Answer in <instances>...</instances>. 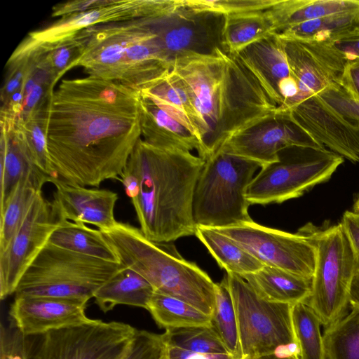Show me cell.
I'll use <instances>...</instances> for the list:
<instances>
[{
    "instance_id": "6da1fadb",
    "label": "cell",
    "mask_w": 359,
    "mask_h": 359,
    "mask_svg": "<svg viewBox=\"0 0 359 359\" xmlns=\"http://www.w3.org/2000/svg\"><path fill=\"white\" fill-rule=\"evenodd\" d=\"M46 133L59 180L98 187L118 180L142 137L139 93L91 76L63 79L48 98Z\"/></svg>"
},
{
    "instance_id": "7a4b0ae2",
    "label": "cell",
    "mask_w": 359,
    "mask_h": 359,
    "mask_svg": "<svg viewBox=\"0 0 359 359\" xmlns=\"http://www.w3.org/2000/svg\"><path fill=\"white\" fill-rule=\"evenodd\" d=\"M172 69L187 86L202 121L205 161L234 134L277 109L252 74L222 49L180 56Z\"/></svg>"
},
{
    "instance_id": "3957f363",
    "label": "cell",
    "mask_w": 359,
    "mask_h": 359,
    "mask_svg": "<svg viewBox=\"0 0 359 359\" xmlns=\"http://www.w3.org/2000/svg\"><path fill=\"white\" fill-rule=\"evenodd\" d=\"M204 164L205 160L191 151L138 140L123 170L137 180L131 203L147 238L170 243L195 235L193 199Z\"/></svg>"
},
{
    "instance_id": "277c9868",
    "label": "cell",
    "mask_w": 359,
    "mask_h": 359,
    "mask_svg": "<svg viewBox=\"0 0 359 359\" xmlns=\"http://www.w3.org/2000/svg\"><path fill=\"white\" fill-rule=\"evenodd\" d=\"M149 19L94 25L79 31L83 54L76 67L89 76L121 84L137 93L151 87L172 69L165 57Z\"/></svg>"
},
{
    "instance_id": "5b68a950",
    "label": "cell",
    "mask_w": 359,
    "mask_h": 359,
    "mask_svg": "<svg viewBox=\"0 0 359 359\" xmlns=\"http://www.w3.org/2000/svg\"><path fill=\"white\" fill-rule=\"evenodd\" d=\"M100 231L118 262L143 276L154 291L180 299L212 317L215 283L196 263L183 258L174 245L153 242L128 223L118 222Z\"/></svg>"
},
{
    "instance_id": "8992f818",
    "label": "cell",
    "mask_w": 359,
    "mask_h": 359,
    "mask_svg": "<svg viewBox=\"0 0 359 359\" xmlns=\"http://www.w3.org/2000/svg\"><path fill=\"white\" fill-rule=\"evenodd\" d=\"M124 266L47 243L21 276L15 296H47L87 303Z\"/></svg>"
},
{
    "instance_id": "52a82bcc",
    "label": "cell",
    "mask_w": 359,
    "mask_h": 359,
    "mask_svg": "<svg viewBox=\"0 0 359 359\" xmlns=\"http://www.w3.org/2000/svg\"><path fill=\"white\" fill-rule=\"evenodd\" d=\"M259 168L255 161L222 150L206 159L194 194L196 225L224 228L252 220L246 192Z\"/></svg>"
},
{
    "instance_id": "ba28073f",
    "label": "cell",
    "mask_w": 359,
    "mask_h": 359,
    "mask_svg": "<svg viewBox=\"0 0 359 359\" xmlns=\"http://www.w3.org/2000/svg\"><path fill=\"white\" fill-rule=\"evenodd\" d=\"M298 232L316 248L311 294L306 302L327 328L345 316L356 272L355 255L341 223L325 229L308 224Z\"/></svg>"
},
{
    "instance_id": "9c48e42d",
    "label": "cell",
    "mask_w": 359,
    "mask_h": 359,
    "mask_svg": "<svg viewBox=\"0 0 359 359\" xmlns=\"http://www.w3.org/2000/svg\"><path fill=\"white\" fill-rule=\"evenodd\" d=\"M238 327L242 359L298 349L290 304L259 296L241 276L227 273Z\"/></svg>"
},
{
    "instance_id": "30bf717a",
    "label": "cell",
    "mask_w": 359,
    "mask_h": 359,
    "mask_svg": "<svg viewBox=\"0 0 359 359\" xmlns=\"http://www.w3.org/2000/svg\"><path fill=\"white\" fill-rule=\"evenodd\" d=\"M343 162L327 149H285L278 161L261 168L248 187L246 198L250 205H266L298 198L329 180Z\"/></svg>"
},
{
    "instance_id": "8fae6325",
    "label": "cell",
    "mask_w": 359,
    "mask_h": 359,
    "mask_svg": "<svg viewBox=\"0 0 359 359\" xmlns=\"http://www.w3.org/2000/svg\"><path fill=\"white\" fill-rule=\"evenodd\" d=\"M137 331L125 323L90 319L36 336L29 359H121Z\"/></svg>"
},
{
    "instance_id": "7c38bea8",
    "label": "cell",
    "mask_w": 359,
    "mask_h": 359,
    "mask_svg": "<svg viewBox=\"0 0 359 359\" xmlns=\"http://www.w3.org/2000/svg\"><path fill=\"white\" fill-rule=\"evenodd\" d=\"M215 229L236 242L264 266L312 279L316 266V248L299 232L291 233L271 229L253 220Z\"/></svg>"
},
{
    "instance_id": "4fadbf2b",
    "label": "cell",
    "mask_w": 359,
    "mask_h": 359,
    "mask_svg": "<svg viewBox=\"0 0 359 359\" xmlns=\"http://www.w3.org/2000/svg\"><path fill=\"white\" fill-rule=\"evenodd\" d=\"M224 18L222 14L189 8L181 0L175 11L151 18L149 23L165 57L172 65L184 55H210L219 49L224 50Z\"/></svg>"
},
{
    "instance_id": "5bb4252c",
    "label": "cell",
    "mask_w": 359,
    "mask_h": 359,
    "mask_svg": "<svg viewBox=\"0 0 359 359\" xmlns=\"http://www.w3.org/2000/svg\"><path fill=\"white\" fill-rule=\"evenodd\" d=\"M291 147L326 149L297 123L287 111L276 109L234 134L219 150L255 161L262 168L278 161L280 152Z\"/></svg>"
},
{
    "instance_id": "9a60e30c",
    "label": "cell",
    "mask_w": 359,
    "mask_h": 359,
    "mask_svg": "<svg viewBox=\"0 0 359 359\" xmlns=\"http://www.w3.org/2000/svg\"><path fill=\"white\" fill-rule=\"evenodd\" d=\"M63 220L52 201L38 192L20 228L0 253L1 299L15 293L21 276Z\"/></svg>"
},
{
    "instance_id": "2e32d148",
    "label": "cell",
    "mask_w": 359,
    "mask_h": 359,
    "mask_svg": "<svg viewBox=\"0 0 359 359\" xmlns=\"http://www.w3.org/2000/svg\"><path fill=\"white\" fill-rule=\"evenodd\" d=\"M180 4V0L101 1L96 8L63 16L30 32L26 38L37 43H52L94 25L156 18L175 11Z\"/></svg>"
},
{
    "instance_id": "e0dca14e",
    "label": "cell",
    "mask_w": 359,
    "mask_h": 359,
    "mask_svg": "<svg viewBox=\"0 0 359 359\" xmlns=\"http://www.w3.org/2000/svg\"><path fill=\"white\" fill-rule=\"evenodd\" d=\"M282 39L297 88V94L287 110L326 88L339 83L347 60L330 41Z\"/></svg>"
},
{
    "instance_id": "ac0fdd59",
    "label": "cell",
    "mask_w": 359,
    "mask_h": 359,
    "mask_svg": "<svg viewBox=\"0 0 359 359\" xmlns=\"http://www.w3.org/2000/svg\"><path fill=\"white\" fill-rule=\"evenodd\" d=\"M234 55L252 74L277 109L287 111L297 88L282 37L278 33L271 34Z\"/></svg>"
},
{
    "instance_id": "d6986e66",
    "label": "cell",
    "mask_w": 359,
    "mask_h": 359,
    "mask_svg": "<svg viewBox=\"0 0 359 359\" xmlns=\"http://www.w3.org/2000/svg\"><path fill=\"white\" fill-rule=\"evenodd\" d=\"M287 111L320 146L352 163H359V126L346 120L318 95Z\"/></svg>"
},
{
    "instance_id": "ffe728a7",
    "label": "cell",
    "mask_w": 359,
    "mask_h": 359,
    "mask_svg": "<svg viewBox=\"0 0 359 359\" xmlns=\"http://www.w3.org/2000/svg\"><path fill=\"white\" fill-rule=\"evenodd\" d=\"M87 303L47 296H15L9 316L12 325L27 337L88 322Z\"/></svg>"
},
{
    "instance_id": "44dd1931",
    "label": "cell",
    "mask_w": 359,
    "mask_h": 359,
    "mask_svg": "<svg viewBox=\"0 0 359 359\" xmlns=\"http://www.w3.org/2000/svg\"><path fill=\"white\" fill-rule=\"evenodd\" d=\"M53 184L55 191L52 202L62 219L92 224L100 230L110 229L118 222L114 217L116 193L72 185L58 179Z\"/></svg>"
},
{
    "instance_id": "7402d4cb",
    "label": "cell",
    "mask_w": 359,
    "mask_h": 359,
    "mask_svg": "<svg viewBox=\"0 0 359 359\" xmlns=\"http://www.w3.org/2000/svg\"><path fill=\"white\" fill-rule=\"evenodd\" d=\"M0 165V208L22 179L32 177L45 184L55 180L34 164L20 128L2 122Z\"/></svg>"
},
{
    "instance_id": "603a6c76",
    "label": "cell",
    "mask_w": 359,
    "mask_h": 359,
    "mask_svg": "<svg viewBox=\"0 0 359 359\" xmlns=\"http://www.w3.org/2000/svg\"><path fill=\"white\" fill-rule=\"evenodd\" d=\"M141 111L142 138L161 148L175 149L202 155V146L187 128L160 109L144 95L139 93Z\"/></svg>"
},
{
    "instance_id": "cb8c5ba5",
    "label": "cell",
    "mask_w": 359,
    "mask_h": 359,
    "mask_svg": "<svg viewBox=\"0 0 359 359\" xmlns=\"http://www.w3.org/2000/svg\"><path fill=\"white\" fill-rule=\"evenodd\" d=\"M163 359H236L212 326L167 329Z\"/></svg>"
},
{
    "instance_id": "d4e9b609",
    "label": "cell",
    "mask_w": 359,
    "mask_h": 359,
    "mask_svg": "<svg viewBox=\"0 0 359 359\" xmlns=\"http://www.w3.org/2000/svg\"><path fill=\"white\" fill-rule=\"evenodd\" d=\"M139 93L149 98L187 128L201 144L203 135L202 121L187 86L172 69L158 83Z\"/></svg>"
},
{
    "instance_id": "484cf974",
    "label": "cell",
    "mask_w": 359,
    "mask_h": 359,
    "mask_svg": "<svg viewBox=\"0 0 359 359\" xmlns=\"http://www.w3.org/2000/svg\"><path fill=\"white\" fill-rule=\"evenodd\" d=\"M241 277L259 296L269 301L294 305L306 302L311 294L312 279L273 266H264Z\"/></svg>"
},
{
    "instance_id": "4316f807",
    "label": "cell",
    "mask_w": 359,
    "mask_h": 359,
    "mask_svg": "<svg viewBox=\"0 0 359 359\" xmlns=\"http://www.w3.org/2000/svg\"><path fill=\"white\" fill-rule=\"evenodd\" d=\"M154 292L153 286L143 276L124 266L95 292L93 298L104 313L112 310L117 305L147 309Z\"/></svg>"
},
{
    "instance_id": "83f0119b",
    "label": "cell",
    "mask_w": 359,
    "mask_h": 359,
    "mask_svg": "<svg viewBox=\"0 0 359 359\" xmlns=\"http://www.w3.org/2000/svg\"><path fill=\"white\" fill-rule=\"evenodd\" d=\"M359 8V0H278L266 10L276 33L323 16Z\"/></svg>"
},
{
    "instance_id": "f1b7e54d",
    "label": "cell",
    "mask_w": 359,
    "mask_h": 359,
    "mask_svg": "<svg viewBox=\"0 0 359 359\" xmlns=\"http://www.w3.org/2000/svg\"><path fill=\"white\" fill-rule=\"evenodd\" d=\"M195 236L227 273L242 276L264 266L236 242L213 228L196 226Z\"/></svg>"
},
{
    "instance_id": "f546056e",
    "label": "cell",
    "mask_w": 359,
    "mask_h": 359,
    "mask_svg": "<svg viewBox=\"0 0 359 359\" xmlns=\"http://www.w3.org/2000/svg\"><path fill=\"white\" fill-rule=\"evenodd\" d=\"M223 46L234 55L271 34L276 33L273 22L266 11L224 15Z\"/></svg>"
},
{
    "instance_id": "4dcf8cb0",
    "label": "cell",
    "mask_w": 359,
    "mask_h": 359,
    "mask_svg": "<svg viewBox=\"0 0 359 359\" xmlns=\"http://www.w3.org/2000/svg\"><path fill=\"white\" fill-rule=\"evenodd\" d=\"M56 246L108 262H119L100 229L63 220L48 241Z\"/></svg>"
},
{
    "instance_id": "1f68e13d",
    "label": "cell",
    "mask_w": 359,
    "mask_h": 359,
    "mask_svg": "<svg viewBox=\"0 0 359 359\" xmlns=\"http://www.w3.org/2000/svg\"><path fill=\"white\" fill-rule=\"evenodd\" d=\"M147 310L156 323L165 330L212 326L210 316L180 299L156 291Z\"/></svg>"
},
{
    "instance_id": "d6a6232c",
    "label": "cell",
    "mask_w": 359,
    "mask_h": 359,
    "mask_svg": "<svg viewBox=\"0 0 359 359\" xmlns=\"http://www.w3.org/2000/svg\"><path fill=\"white\" fill-rule=\"evenodd\" d=\"M358 27H359V8L292 25L278 34L285 39L330 41Z\"/></svg>"
},
{
    "instance_id": "836d02e7",
    "label": "cell",
    "mask_w": 359,
    "mask_h": 359,
    "mask_svg": "<svg viewBox=\"0 0 359 359\" xmlns=\"http://www.w3.org/2000/svg\"><path fill=\"white\" fill-rule=\"evenodd\" d=\"M45 183L27 177L20 180L0 208V253L3 252L20 228L38 192Z\"/></svg>"
},
{
    "instance_id": "e575fe53",
    "label": "cell",
    "mask_w": 359,
    "mask_h": 359,
    "mask_svg": "<svg viewBox=\"0 0 359 359\" xmlns=\"http://www.w3.org/2000/svg\"><path fill=\"white\" fill-rule=\"evenodd\" d=\"M327 328L323 335L326 359H359V309Z\"/></svg>"
},
{
    "instance_id": "d590c367",
    "label": "cell",
    "mask_w": 359,
    "mask_h": 359,
    "mask_svg": "<svg viewBox=\"0 0 359 359\" xmlns=\"http://www.w3.org/2000/svg\"><path fill=\"white\" fill-rule=\"evenodd\" d=\"M211 320L228 351L236 359H242L237 318L226 274L215 283V306Z\"/></svg>"
},
{
    "instance_id": "8d00e7d4",
    "label": "cell",
    "mask_w": 359,
    "mask_h": 359,
    "mask_svg": "<svg viewBox=\"0 0 359 359\" xmlns=\"http://www.w3.org/2000/svg\"><path fill=\"white\" fill-rule=\"evenodd\" d=\"M292 317L299 359H326L321 323L307 302L293 305Z\"/></svg>"
},
{
    "instance_id": "74e56055",
    "label": "cell",
    "mask_w": 359,
    "mask_h": 359,
    "mask_svg": "<svg viewBox=\"0 0 359 359\" xmlns=\"http://www.w3.org/2000/svg\"><path fill=\"white\" fill-rule=\"evenodd\" d=\"M48 98L44 99L22 123L16 126L22 131L36 166L46 175L57 180L47 150L46 120Z\"/></svg>"
},
{
    "instance_id": "f35d334b",
    "label": "cell",
    "mask_w": 359,
    "mask_h": 359,
    "mask_svg": "<svg viewBox=\"0 0 359 359\" xmlns=\"http://www.w3.org/2000/svg\"><path fill=\"white\" fill-rule=\"evenodd\" d=\"M277 1L278 0H183L184 4L192 9L224 15L266 11Z\"/></svg>"
},
{
    "instance_id": "ab89813d",
    "label": "cell",
    "mask_w": 359,
    "mask_h": 359,
    "mask_svg": "<svg viewBox=\"0 0 359 359\" xmlns=\"http://www.w3.org/2000/svg\"><path fill=\"white\" fill-rule=\"evenodd\" d=\"M162 334L137 330L131 344L121 359H163Z\"/></svg>"
},
{
    "instance_id": "60d3db41",
    "label": "cell",
    "mask_w": 359,
    "mask_h": 359,
    "mask_svg": "<svg viewBox=\"0 0 359 359\" xmlns=\"http://www.w3.org/2000/svg\"><path fill=\"white\" fill-rule=\"evenodd\" d=\"M32 337L22 334L13 325L1 326L0 359H29Z\"/></svg>"
},
{
    "instance_id": "b9f144b4",
    "label": "cell",
    "mask_w": 359,
    "mask_h": 359,
    "mask_svg": "<svg viewBox=\"0 0 359 359\" xmlns=\"http://www.w3.org/2000/svg\"><path fill=\"white\" fill-rule=\"evenodd\" d=\"M318 95L346 120L359 126V100L352 97L339 84L332 85Z\"/></svg>"
},
{
    "instance_id": "7bdbcfd3",
    "label": "cell",
    "mask_w": 359,
    "mask_h": 359,
    "mask_svg": "<svg viewBox=\"0 0 359 359\" xmlns=\"http://www.w3.org/2000/svg\"><path fill=\"white\" fill-rule=\"evenodd\" d=\"M339 84L352 97L359 100V57L347 60Z\"/></svg>"
},
{
    "instance_id": "ee69618b",
    "label": "cell",
    "mask_w": 359,
    "mask_h": 359,
    "mask_svg": "<svg viewBox=\"0 0 359 359\" xmlns=\"http://www.w3.org/2000/svg\"><path fill=\"white\" fill-rule=\"evenodd\" d=\"M346 58L359 57V27L347 32L330 41Z\"/></svg>"
},
{
    "instance_id": "f6af8a7d",
    "label": "cell",
    "mask_w": 359,
    "mask_h": 359,
    "mask_svg": "<svg viewBox=\"0 0 359 359\" xmlns=\"http://www.w3.org/2000/svg\"><path fill=\"white\" fill-rule=\"evenodd\" d=\"M341 224L350 241L355 257L356 271L359 272V213L346 211Z\"/></svg>"
},
{
    "instance_id": "bcb514c9",
    "label": "cell",
    "mask_w": 359,
    "mask_h": 359,
    "mask_svg": "<svg viewBox=\"0 0 359 359\" xmlns=\"http://www.w3.org/2000/svg\"><path fill=\"white\" fill-rule=\"evenodd\" d=\"M348 303L351 308L359 309V272L357 271L351 283Z\"/></svg>"
},
{
    "instance_id": "7dc6e473",
    "label": "cell",
    "mask_w": 359,
    "mask_h": 359,
    "mask_svg": "<svg viewBox=\"0 0 359 359\" xmlns=\"http://www.w3.org/2000/svg\"><path fill=\"white\" fill-rule=\"evenodd\" d=\"M252 359H299V350H288L259 356Z\"/></svg>"
},
{
    "instance_id": "c3c4849f",
    "label": "cell",
    "mask_w": 359,
    "mask_h": 359,
    "mask_svg": "<svg viewBox=\"0 0 359 359\" xmlns=\"http://www.w3.org/2000/svg\"><path fill=\"white\" fill-rule=\"evenodd\" d=\"M22 81L19 80L15 76H12L8 81L6 86L5 93L6 95H9L14 90H18L22 84Z\"/></svg>"
},
{
    "instance_id": "681fc988",
    "label": "cell",
    "mask_w": 359,
    "mask_h": 359,
    "mask_svg": "<svg viewBox=\"0 0 359 359\" xmlns=\"http://www.w3.org/2000/svg\"><path fill=\"white\" fill-rule=\"evenodd\" d=\"M353 208V211L359 213V196L357 198V200L355 201Z\"/></svg>"
}]
</instances>
